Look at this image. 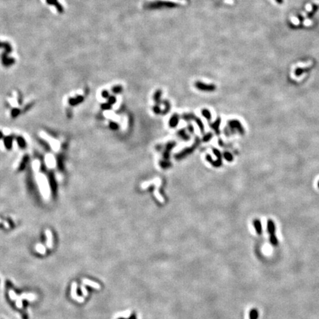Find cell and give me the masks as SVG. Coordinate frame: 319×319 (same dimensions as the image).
I'll use <instances>...</instances> for the list:
<instances>
[{
	"label": "cell",
	"instance_id": "obj_1",
	"mask_svg": "<svg viewBox=\"0 0 319 319\" xmlns=\"http://www.w3.org/2000/svg\"><path fill=\"white\" fill-rule=\"evenodd\" d=\"M228 125H229L230 126V130L231 129H233L234 131H237L239 132L240 133L241 135H243L245 132L244 131V128L242 127V124H240V122L239 121H238V120H231V121H230L229 123H228Z\"/></svg>",
	"mask_w": 319,
	"mask_h": 319
},
{
	"label": "cell",
	"instance_id": "obj_2",
	"mask_svg": "<svg viewBox=\"0 0 319 319\" xmlns=\"http://www.w3.org/2000/svg\"><path fill=\"white\" fill-rule=\"evenodd\" d=\"M76 290H77V284L75 283V282H73L72 284V287H71V297L74 300L79 302V303H83L84 301V298L83 297L78 296L77 293H76Z\"/></svg>",
	"mask_w": 319,
	"mask_h": 319
},
{
	"label": "cell",
	"instance_id": "obj_3",
	"mask_svg": "<svg viewBox=\"0 0 319 319\" xmlns=\"http://www.w3.org/2000/svg\"><path fill=\"white\" fill-rule=\"evenodd\" d=\"M267 232L270 234V236H274L276 235V225H275L274 222L271 219H268L267 221Z\"/></svg>",
	"mask_w": 319,
	"mask_h": 319
},
{
	"label": "cell",
	"instance_id": "obj_4",
	"mask_svg": "<svg viewBox=\"0 0 319 319\" xmlns=\"http://www.w3.org/2000/svg\"><path fill=\"white\" fill-rule=\"evenodd\" d=\"M253 225L254 226L256 231H257V234L261 235L262 233V222L259 219H256L253 221Z\"/></svg>",
	"mask_w": 319,
	"mask_h": 319
},
{
	"label": "cell",
	"instance_id": "obj_5",
	"mask_svg": "<svg viewBox=\"0 0 319 319\" xmlns=\"http://www.w3.org/2000/svg\"><path fill=\"white\" fill-rule=\"evenodd\" d=\"M45 233H46V237H47V242H46L47 246L49 247V248H52V247H53V235H52V233H51V232H50V231H49V230H47V231H45Z\"/></svg>",
	"mask_w": 319,
	"mask_h": 319
},
{
	"label": "cell",
	"instance_id": "obj_6",
	"mask_svg": "<svg viewBox=\"0 0 319 319\" xmlns=\"http://www.w3.org/2000/svg\"><path fill=\"white\" fill-rule=\"evenodd\" d=\"M19 298H21L22 300L26 299L27 300V301H34V300H36V296H35L34 294H33V293H24V294L21 295V296H19Z\"/></svg>",
	"mask_w": 319,
	"mask_h": 319
},
{
	"label": "cell",
	"instance_id": "obj_7",
	"mask_svg": "<svg viewBox=\"0 0 319 319\" xmlns=\"http://www.w3.org/2000/svg\"><path fill=\"white\" fill-rule=\"evenodd\" d=\"M82 282L83 284H86V285H89V286H90V287H93V288H95V289H100V286L98 284V283H95V282H92V281H90V280L89 279H86V278H84V279L82 280Z\"/></svg>",
	"mask_w": 319,
	"mask_h": 319
},
{
	"label": "cell",
	"instance_id": "obj_8",
	"mask_svg": "<svg viewBox=\"0 0 319 319\" xmlns=\"http://www.w3.org/2000/svg\"><path fill=\"white\" fill-rule=\"evenodd\" d=\"M250 319H258L259 318V312L257 309H252L250 311L249 313Z\"/></svg>",
	"mask_w": 319,
	"mask_h": 319
},
{
	"label": "cell",
	"instance_id": "obj_9",
	"mask_svg": "<svg viewBox=\"0 0 319 319\" xmlns=\"http://www.w3.org/2000/svg\"><path fill=\"white\" fill-rule=\"evenodd\" d=\"M36 250L38 253H39L41 255L45 254V253H46V248H45V246L41 244H38L36 246Z\"/></svg>",
	"mask_w": 319,
	"mask_h": 319
},
{
	"label": "cell",
	"instance_id": "obj_10",
	"mask_svg": "<svg viewBox=\"0 0 319 319\" xmlns=\"http://www.w3.org/2000/svg\"><path fill=\"white\" fill-rule=\"evenodd\" d=\"M197 86L198 88H199V89H202V90H214V86H208V85H204L203 84H201V83H199V84H197Z\"/></svg>",
	"mask_w": 319,
	"mask_h": 319
},
{
	"label": "cell",
	"instance_id": "obj_11",
	"mask_svg": "<svg viewBox=\"0 0 319 319\" xmlns=\"http://www.w3.org/2000/svg\"><path fill=\"white\" fill-rule=\"evenodd\" d=\"M270 244L273 246H277L278 244V240L277 237H276V235L274 236H270Z\"/></svg>",
	"mask_w": 319,
	"mask_h": 319
},
{
	"label": "cell",
	"instance_id": "obj_12",
	"mask_svg": "<svg viewBox=\"0 0 319 319\" xmlns=\"http://www.w3.org/2000/svg\"><path fill=\"white\" fill-rule=\"evenodd\" d=\"M9 297L11 300H16L19 298V296L16 295V292L13 290H10L9 291Z\"/></svg>",
	"mask_w": 319,
	"mask_h": 319
},
{
	"label": "cell",
	"instance_id": "obj_13",
	"mask_svg": "<svg viewBox=\"0 0 319 319\" xmlns=\"http://www.w3.org/2000/svg\"><path fill=\"white\" fill-rule=\"evenodd\" d=\"M16 306L18 308H22V306H23V304H22V299L21 298H19H19H17V299L16 300Z\"/></svg>",
	"mask_w": 319,
	"mask_h": 319
},
{
	"label": "cell",
	"instance_id": "obj_14",
	"mask_svg": "<svg viewBox=\"0 0 319 319\" xmlns=\"http://www.w3.org/2000/svg\"><path fill=\"white\" fill-rule=\"evenodd\" d=\"M224 157L225 158V159L227 160L228 161H232V160H233V156H232L231 154H230V153L228 152L225 153Z\"/></svg>",
	"mask_w": 319,
	"mask_h": 319
},
{
	"label": "cell",
	"instance_id": "obj_15",
	"mask_svg": "<svg viewBox=\"0 0 319 319\" xmlns=\"http://www.w3.org/2000/svg\"><path fill=\"white\" fill-rule=\"evenodd\" d=\"M81 292H82L83 294H84V296H87V294H88L87 291H86V288H85V287H84L83 285H81Z\"/></svg>",
	"mask_w": 319,
	"mask_h": 319
},
{
	"label": "cell",
	"instance_id": "obj_16",
	"mask_svg": "<svg viewBox=\"0 0 319 319\" xmlns=\"http://www.w3.org/2000/svg\"><path fill=\"white\" fill-rule=\"evenodd\" d=\"M169 1H171V2H181V3H183V1H179V0H169Z\"/></svg>",
	"mask_w": 319,
	"mask_h": 319
},
{
	"label": "cell",
	"instance_id": "obj_17",
	"mask_svg": "<svg viewBox=\"0 0 319 319\" xmlns=\"http://www.w3.org/2000/svg\"><path fill=\"white\" fill-rule=\"evenodd\" d=\"M120 319H123V318H120ZM129 319H135V316H132V318H129Z\"/></svg>",
	"mask_w": 319,
	"mask_h": 319
},
{
	"label": "cell",
	"instance_id": "obj_18",
	"mask_svg": "<svg viewBox=\"0 0 319 319\" xmlns=\"http://www.w3.org/2000/svg\"><path fill=\"white\" fill-rule=\"evenodd\" d=\"M318 188H319V181L318 182Z\"/></svg>",
	"mask_w": 319,
	"mask_h": 319
}]
</instances>
